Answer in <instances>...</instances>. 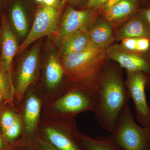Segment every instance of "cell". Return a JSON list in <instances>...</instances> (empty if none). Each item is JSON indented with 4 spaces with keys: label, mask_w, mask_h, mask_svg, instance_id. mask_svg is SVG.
Instances as JSON below:
<instances>
[{
    "label": "cell",
    "mask_w": 150,
    "mask_h": 150,
    "mask_svg": "<svg viewBox=\"0 0 150 150\" xmlns=\"http://www.w3.org/2000/svg\"><path fill=\"white\" fill-rule=\"evenodd\" d=\"M98 90L99 100L94 118L101 128L111 134L130 98L120 69L105 64Z\"/></svg>",
    "instance_id": "cell-1"
},
{
    "label": "cell",
    "mask_w": 150,
    "mask_h": 150,
    "mask_svg": "<svg viewBox=\"0 0 150 150\" xmlns=\"http://www.w3.org/2000/svg\"><path fill=\"white\" fill-rule=\"evenodd\" d=\"M107 57L106 49L92 43L83 51L62 56L60 61L64 74L70 81L98 89Z\"/></svg>",
    "instance_id": "cell-2"
},
{
    "label": "cell",
    "mask_w": 150,
    "mask_h": 150,
    "mask_svg": "<svg viewBox=\"0 0 150 150\" xmlns=\"http://www.w3.org/2000/svg\"><path fill=\"white\" fill-rule=\"evenodd\" d=\"M111 134V139L121 150H150V126L137 124L129 104L121 111Z\"/></svg>",
    "instance_id": "cell-3"
},
{
    "label": "cell",
    "mask_w": 150,
    "mask_h": 150,
    "mask_svg": "<svg viewBox=\"0 0 150 150\" xmlns=\"http://www.w3.org/2000/svg\"><path fill=\"white\" fill-rule=\"evenodd\" d=\"M98 89L82 86L70 88L55 103V108L65 118H71L84 111L95 112L98 105Z\"/></svg>",
    "instance_id": "cell-4"
},
{
    "label": "cell",
    "mask_w": 150,
    "mask_h": 150,
    "mask_svg": "<svg viewBox=\"0 0 150 150\" xmlns=\"http://www.w3.org/2000/svg\"><path fill=\"white\" fill-rule=\"evenodd\" d=\"M66 5L59 7L38 6L32 28L24 41L18 46L16 56L40 38L54 34Z\"/></svg>",
    "instance_id": "cell-5"
},
{
    "label": "cell",
    "mask_w": 150,
    "mask_h": 150,
    "mask_svg": "<svg viewBox=\"0 0 150 150\" xmlns=\"http://www.w3.org/2000/svg\"><path fill=\"white\" fill-rule=\"evenodd\" d=\"M101 12L102 10L99 9L77 10L67 4L60 23L52 35L63 44L66 39L74 33L81 29H88Z\"/></svg>",
    "instance_id": "cell-6"
},
{
    "label": "cell",
    "mask_w": 150,
    "mask_h": 150,
    "mask_svg": "<svg viewBox=\"0 0 150 150\" xmlns=\"http://www.w3.org/2000/svg\"><path fill=\"white\" fill-rule=\"evenodd\" d=\"M125 82L130 98L134 102L136 118L143 127L150 126V106L148 104L145 89L149 76L141 72H128Z\"/></svg>",
    "instance_id": "cell-7"
},
{
    "label": "cell",
    "mask_w": 150,
    "mask_h": 150,
    "mask_svg": "<svg viewBox=\"0 0 150 150\" xmlns=\"http://www.w3.org/2000/svg\"><path fill=\"white\" fill-rule=\"evenodd\" d=\"M108 57L117 62L128 72H141L150 75V58L146 54L129 52L121 49L118 45L106 49Z\"/></svg>",
    "instance_id": "cell-8"
},
{
    "label": "cell",
    "mask_w": 150,
    "mask_h": 150,
    "mask_svg": "<svg viewBox=\"0 0 150 150\" xmlns=\"http://www.w3.org/2000/svg\"><path fill=\"white\" fill-rule=\"evenodd\" d=\"M72 119L66 118L62 129L48 127L45 129L47 139L58 150H83L77 137L78 132Z\"/></svg>",
    "instance_id": "cell-9"
},
{
    "label": "cell",
    "mask_w": 150,
    "mask_h": 150,
    "mask_svg": "<svg viewBox=\"0 0 150 150\" xmlns=\"http://www.w3.org/2000/svg\"><path fill=\"white\" fill-rule=\"evenodd\" d=\"M40 46L35 45L25 56L21 62L18 73L16 97L21 101L34 79L37 69Z\"/></svg>",
    "instance_id": "cell-10"
},
{
    "label": "cell",
    "mask_w": 150,
    "mask_h": 150,
    "mask_svg": "<svg viewBox=\"0 0 150 150\" xmlns=\"http://www.w3.org/2000/svg\"><path fill=\"white\" fill-rule=\"evenodd\" d=\"M1 43L0 64L12 78L13 62L18 49L15 34L10 27L4 13L1 17Z\"/></svg>",
    "instance_id": "cell-11"
},
{
    "label": "cell",
    "mask_w": 150,
    "mask_h": 150,
    "mask_svg": "<svg viewBox=\"0 0 150 150\" xmlns=\"http://www.w3.org/2000/svg\"><path fill=\"white\" fill-rule=\"evenodd\" d=\"M28 0H11L6 9L5 14L12 30L20 36L27 33Z\"/></svg>",
    "instance_id": "cell-12"
},
{
    "label": "cell",
    "mask_w": 150,
    "mask_h": 150,
    "mask_svg": "<svg viewBox=\"0 0 150 150\" xmlns=\"http://www.w3.org/2000/svg\"><path fill=\"white\" fill-rule=\"evenodd\" d=\"M139 37L150 38V31L138 11L118 30L116 38L118 40H122L129 38Z\"/></svg>",
    "instance_id": "cell-13"
},
{
    "label": "cell",
    "mask_w": 150,
    "mask_h": 150,
    "mask_svg": "<svg viewBox=\"0 0 150 150\" xmlns=\"http://www.w3.org/2000/svg\"><path fill=\"white\" fill-rule=\"evenodd\" d=\"M139 1V0H119L102 12L106 21H118L138 11Z\"/></svg>",
    "instance_id": "cell-14"
},
{
    "label": "cell",
    "mask_w": 150,
    "mask_h": 150,
    "mask_svg": "<svg viewBox=\"0 0 150 150\" xmlns=\"http://www.w3.org/2000/svg\"><path fill=\"white\" fill-rule=\"evenodd\" d=\"M91 43L88 28L78 30L70 35L62 44V56L83 51Z\"/></svg>",
    "instance_id": "cell-15"
},
{
    "label": "cell",
    "mask_w": 150,
    "mask_h": 150,
    "mask_svg": "<svg viewBox=\"0 0 150 150\" xmlns=\"http://www.w3.org/2000/svg\"><path fill=\"white\" fill-rule=\"evenodd\" d=\"M91 41L96 46L103 48L108 46L113 38L111 26L107 22L98 23L89 30Z\"/></svg>",
    "instance_id": "cell-16"
},
{
    "label": "cell",
    "mask_w": 150,
    "mask_h": 150,
    "mask_svg": "<svg viewBox=\"0 0 150 150\" xmlns=\"http://www.w3.org/2000/svg\"><path fill=\"white\" fill-rule=\"evenodd\" d=\"M77 137L84 150H121L112 141L110 136L93 139L78 132Z\"/></svg>",
    "instance_id": "cell-17"
},
{
    "label": "cell",
    "mask_w": 150,
    "mask_h": 150,
    "mask_svg": "<svg viewBox=\"0 0 150 150\" xmlns=\"http://www.w3.org/2000/svg\"><path fill=\"white\" fill-rule=\"evenodd\" d=\"M64 75L61 61L56 55H52L49 57L46 69V78L47 86L54 88L58 85Z\"/></svg>",
    "instance_id": "cell-18"
},
{
    "label": "cell",
    "mask_w": 150,
    "mask_h": 150,
    "mask_svg": "<svg viewBox=\"0 0 150 150\" xmlns=\"http://www.w3.org/2000/svg\"><path fill=\"white\" fill-rule=\"evenodd\" d=\"M40 102L36 97L32 96L28 99L25 111V124L28 132L34 131L40 110Z\"/></svg>",
    "instance_id": "cell-19"
},
{
    "label": "cell",
    "mask_w": 150,
    "mask_h": 150,
    "mask_svg": "<svg viewBox=\"0 0 150 150\" xmlns=\"http://www.w3.org/2000/svg\"><path fill=\"white\" fill-rule=\"evenodd\" d=\"M13 91L12 79L0 64V94L5 100L9 101Z\"/></svg>",
    "instance_id": "cell-20"
},
{
    "label": "cell",
    "mask_w": 150,
    "mask_h": 150,
    "mask_svg": "<svg viewBox=\"0 0 150 150\" xmlns=\"http://www.w3.org/2000/svg\"><path fill=\"white\" fill-rule=\"evenodd\" d=\"M21 131V123L18 117L11 126L1 132L3 136L9 142L13 143L18 137Z\"/></svg>",
    "instance_id": "cell-21"
},
{
    "label": "cell",
    "mask_w": 150,
    "mask_h": 150,
    "mask_svg": "<svg viewBox=\"0 0 150 150\" xmlns=\"http://www.w3.org/2000/svg\"><path fill=\"white\" fill-rule=\"evenodd\" d=\"M17 116L13 112L5 110L0 115V126L1 132L11 126L16 120Z\"/></svg>",
    "instance_id": "cell-22"
},
{
    "label": "cell",
    "mask_w": 150,
    "mask_h": 150,
    "mask_svg": "<svg viewBox=\"0 0 150 150\" xmlns=\"http://www.w3.org/2000/svg\"><path fill=\"white\" fill-rule=\"evenodd\" d=\"M137 38H129L123 39L118 46L125 51L137 53Z\"/></svg>",
    "instance_id": "cell-23"
},
{
    "label": "cell",
    "mask_w": 150,
    "mask_h": 150,
    "mask_svg": "<svg viewBox=\"0 0 150 150\" xmlns=\"http://www.w3.org/2000/svg\"><path fill=\"white\" fill-rule=\"evenodd\" d=\"M109 0H88L80 9L93 8L99 9L103 11V8Z\"/></svg>",
    "instance_id": "cell-24"
},
{
    "label": "cell",
    "mask_w": 150,
    "mask_h": 150,
    "mask_svg": "<svg viewBox=\"0 0 150 150\" xmlns=\"http://www.w3.org/2000/svg\"><path fill=\"white\" fill-rule=\"evenodd\" d=\"M16 145L9 142L0 132V150H15Z\"/></svg>",
    "instance_id": "cell-25"
},
{
    "label": "cell",
    "mask_w": 150,
    "mask_h": 150,
    "mask_svg": "<svg viewBox=\"0 0 150 150\" xmlns=\"http://www.w3.org/2000/svg\"><path fill=\"white\" fill-rule=\"evenodd\" d=\"M138 12L150 31V6L139 9Z\"/></svg>",
    "instance_id": "cell-26"
},
{
    "label": "cell",
    "mask_w": 150,
    "mask_h": 150,
    "mask_svg": "<svg viewBox=\"0 0 150 150\" xmlns=\"http://www.w3.org/2000/svg\"><path fill=\"white\" fill-rule=\"evenodd\" d=\"M64 1L66 2L68 5L74 8L76 6H80V8L88 0H64Z\"/></svg>",
    "instance_id": "cell-27"
},
{
    "label": "cell",
    "mask_w": 150,
    "mask_h": 150,
    "mask_svg": "<svg viewBox=\"0 0 150 150\" xmlns=\"http://www.w3.org/2000/svg\"><path fill=\"white\" fill-rule=\"evenodd\" d=\"M39 144L40 150H59L48 141L41 140Z\"/></svg>",
    "instance_id": "cell-28"
},
{
    "label": "cell",
    "mask_w": 150,
    "mask_h": 150,
    "mask_svg": "<svg viewBox=\"0 0 150 150\" xmlns=\"http://www.w3.org/2000/svg\"><path fill=\"white\" fill-rule=\"evenodd\" d=\"M11 0H0V18L5 12Z\"/></svg>",
    "instance_id": "cell-29"
},
{
    "label": "cell",
    "mask_w": 150,
    "mask_h": 150,
    "mask_svg": "<svg viewBox=\"0 0 150 150\" xmlns=\"http://www.w3.org/2000/svg\"><path fill=\"white\" fill-rule=\"evenodd\" d=\"M118 1L119 0H109L103 8V11L106 10L110 8V7L112 6L113 4L118 2Z\"/></svg>",
    "instance_id": "cell-30"
},
{
    "label": "cell",
    "mask_w": 150,
    "mask_h": 150,
    "mask_svg": "<svg viewBox=\"0 0 150 150\" xmlns=\"http://www.w3.org/2000/svg\"><path fill=\"white\" fill-rule=\"evenodd\" d=\"M1 18H0V56L1 54Z\"/></svg>",
    "instance_id": "cell-31"
},
{
    "label": "cell",
    "mask_w": 150,
    "mask_h": 150,
    "mask_svg": "<svg viewBox=\"0 0 150 150\" xmlns=\"http://www.w3.org/2000/svg\"><path fill=\"white\" fill-rule=\"evenodd\" d=\"M35 3L38 4V5H42L43 4V0H33Z\"/></svg>",
    "instance_id": "cell-32"
},
{
    "label": "cell",
    "mask_w": 150,
    "mask_h": 150,
    "mask_svg": "<svg viewBox=\"0 0 150 150\" xmlns=\"http://www.w3.org/2000/svg\"><path fill=\"white\" fill-rule=\"evenodd\" d=\"M147 87H149L150 88V75L149 76V79H148V82L147 84L146 88Z\"/></svg>",
    "instance_id": "cell-33"
},
{
    "label": "cell",
    "mask_w": 150,
    "mask_h": 150,
    "mask_svg": "<svg viewBox=\"0 0 150 150\" xmlns=\"http://www.w3.org/2000/svg\"><path fill=\"white\" fill-rule=\"evenodd\" d=\"M2 98V96L1 95V94H0V102H1V100Z\"/></svg>",
    "instance_id": "cell-34"
},
{
    "label": "cell",
    "mask_w": 150,
    "mask_h": 150,
    "mask_svg": "<svg viewBox=\"0 0 150 150\" xmlns=\"http://www.w3.org/2000/svg\"><path fill=\"white\" fill-rule=\"evenodd\" d=\"M149 6H150V0H149Z\"/></svg>",
    "instance_id": "cell-35"
},
{
    "label": "cell",
    "mask_w": 150,
    "mask_h": 150,
    "mask_svg": "<svg viewBox=\"0 0 150 150\" xmlns=\"http://www.w3.org/2000/svg\"><path fill=\"white\" fill-rule=\"evenodd\" d=\"M32 150L28 149H25V150Z\"/></svg>",
    "instance_id": "cell-36"
},
{
    "label": "cell",
    "mask_w": 150,
    "mask_h": 150,
    "mask_svg": "<svg viewBox=\"0 0 150 150\" xmlns=\"http://www.w3.org/2000/svg\"><path fill=\"white\" fill-rule=\"evenodd\" d=\"M139 1H140V0H139Z\"/></svg>",
    "instance_id": "cell-37"
},
{
    "label": "cell",
    "mask_w": 150,
    "mask_h": 150,
    "mask_svg": "<svg viewBox=\"0 0 150 150\" xmlns=\"http://www.w3.org/2000/svg\"></svg>",
    "instance_id": "cell-38"
}]
</instances>
